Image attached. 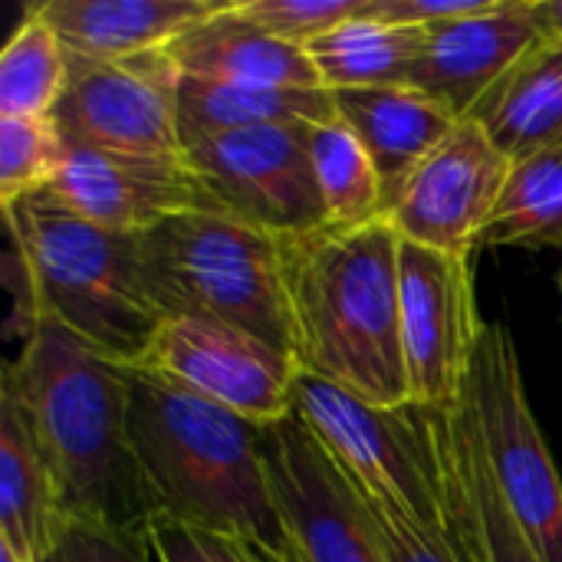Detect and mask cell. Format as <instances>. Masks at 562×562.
Segmentation results:
<instances>
[{
	"label": "cell",
	"mask_w": 562,
	"mask_h": 562,
	"mask_svg": "<svg viewBox=\"0 0 562 562\" xmlns=\"http://www.w3.org/2000/svg\"><path fill=\"white\" fill-rule=\"evenodd\" d=\"M128 375L132 366L36 319L0 389L16 398L66 520L148 533L151 507L128 435Z\"/></svg>",
	"instance_id": "cell-1"
},
{
	"label": "cell",
	"mask_w": 562,
	"mask_h": 562,
	"mask_svg": "<svg viewBox=\"0 0 562 562\" xmlns=\"http://www.w3.org/2000/svg\"><path fill=\"white\" fill-rule=\"evenodd\" d=\"M128 435L151 520L237 537L290 562V540L263 468V425L132 366Z\"/></svg>",
	"instance_id": "cell-2"
},
{
	"label": "cell",
	"mask_w": 562,
	"mask_h": 562,
	"mask_svg": "<svg viewBox=\"0 0 562 562\" xmlns=\"http://www.w3.org/2000/svg\"><path fill=\"white\" fill-rule=\"evenodd\" d=\"M300 369L382 408L412 402L402 342V237L379 217L280 237Z\"/></svg>",
	"instance_id": "cell-3"
},
{
	"label": "cell",
	"mask_w": 562,
	"mask_h": 562,
	"mask_svg": "<svg viewBox=\"0 0 562 562\" xmlns=\"http://www.w3.org/2000/svg\"><path fill=\"white\" fill-rule=\"evenodd\" d=\"M293 402L369 504L398 514L458 562H487L458 448V408L369 405L306 369L296 372Z\"/></svg>",
	"instance_id": "cell-4"
},
{
	"label": "cell",
	"mask_w": 562,
	"mask_h": 562,
	"mask_svg": "<svg viewBox=\"0 0 562 562\" xmlns=\"http://www.w3.org/2000/svg\"><path fill=\"white\" fill-rule=\"evenodd\" d=\"M3 217L33 323L53 319L109 359L142 366L165 316L145 296L135 234L79 221L43 191L13 201Z\"/></svg>",
	"instance_id": "cell-5"
},
{
	"label": "cell",
	"mask_w": 562,
	"mask_h": 562,
	"mask_svg": "<svg viewBox=\"0 0 562 562\" xmlns=\"http://www.w3.org/2000/svg\"><path fill=\"white\" fill-rule=\"evenodd\" d=\"M135 263L165 319H221L293 356L280 237L227 214L188 211L135 234Z\"/></svg>",
	"instance_id": "cell-6"
},
{
	"label": "cell",
	"mask_w": 562,
	"mask_h": 562,
	"mask_svg": "<svg viewBox=\"0 0 562 562\" xmlns=\"http://www.w3.org/2000/svg\"><path fill=\"white\" fill-rule=\"evenodd\" d=\"M461 402L520 533L540 562H562V477L527 402L520 356L504 326H484Z\"/></svg>",
	"instance_id": "cell-7"
},
{
	"label": "cell",
	"mask_w": 562,
	"mask_h": 562,
	"mask_svg": "<svg viewBox=\"0 0 562 562\" xmlns=\"http://www.w3.org/2000/svg\"><path fill=\"white\" fill-rule=\"evenodd\" d=\"M214 214H227L273 237H296L329 224L310 161V125H263L224 132L184 148Z\"/></svg>",
	"instance_id": "cell-8"
},
{
	"label": "cell",
	"mask_w": 562,
	"mask_h": 562,
	"mask_svg": "<svg viewBox=\"0 0 562 562\" xmlns=\"http://www.w3.org/2000/svg\"><path fill=\"white\" fill-rule=\"evenodd\" d=\"M263 468L293 562H389L369 501L293 412L263 428Z\"/></svg>",
	"instance_id": "cell-9"
},
{
	"label": "cell",
	"mask_w": 562,
	"mask_h": 562,
	"mask_svg": "<svg viewBox=\"0 0 562 562\" xmlns=\"http://www.w3.org/2000/svg\"><path fill=\"white\" fill-rule=\"evenodd\" d=\"M471 254L402 240V342L412 402L458 408L484 333Z\"/></svg>",
	"instance_id": "cell-10"
},
{
	"label": "cell",
	"mask_w": 562,
	"mask_h": 562,
	"mask_svg": "<svg viewBox=\"0 0 562 562\" xmlns=\"http://www.w3.org/2000/svg\"><path fill=\"white\" fill-rule=\"evenodd\" d=\"M178 89L181 72L165 49L112 63L69 59V82L53 119L69 145L184 155Z\"/></svg>",
	"instance_id": "cell-11"
},
{
	"label": "cell",
	"mask_w": 562,
	"mask_h": 562,
	"mask_svg": "<svg viewBox=\"0 0 562 562\" xmlns=\"http://www.w3.org/2000/svg\"><path fill=\"white\" fill-rule=\"evenodd\" d=\"M142 369H155L263 428L296 412L293 385L300 362L221 319H165Z\"/></svg>",
	"instance_id": "cell-12"
},
{
	"label": "cell",
	"mask_w": 562,
	"mask_h": 562,
	"mask_svg": "<svg viewBox=\"0 0 562 562\" xmlns=\"http://www.w3.org/2000/svg\"><path fill=\"white\" fill-rule=\"evenodd\" d=\"M510 168L514 158L497 148L484 125L461 119L395 194L385 221L405 244L474 254Z\"/></svg>",
	"instance_id": "cell-13"
},
{
	"label": "cell",
	"mask_w": 562,
	"mask_h": 562,
	"mask_svg": "<svg viewBox=\"0 0 562 562\" xmlns=\"http://www.w3.org/2000/svg\"><path fill=\"white\" fill-rule=\"evenodd\" d=\"M43 194L79 221L115 234H142L155 224L214 211L184 155H138L69 145Z\"/></svg>",
	"instance_id": "cell-14"
},
{
	"label": "cell",
	"mask_w": 562,
	"mask_h": 562,
	"mask_svg": "<svg viewBox=\"0 0 562 562\" xmlns=\"http://www.w3.org/2000/svg\"><path fill=\"white\" fill-rule=\"evenodd\" d=\"M533 0H491L484 10L428 26L408 86L468 119L477 102L540 46Z\"/></svg>",
	"instance_id": "cell-15"
},
{
	"label": "cell",
	"mask_w": 562,
	"mask_h": 562,
	"mask_svg": "<svg viewBox=\"0 0 562 562\" xmlns=\"http://www.w3.org/2000/svg\"><path fill=\"white\" fill-rule=\"evenodd\" d=\"M165 53L188 79L267 89H323L306 49L244 20L234 10V0H224L217 13L184 30L165 46Z\"/></svg>",
	"instance_id": "cell-16"
},
{
	"label": "cell",
	"mask_w": 562,
	"mask_h": 562,
	"mask_svg": "<svg viewBox=\"0 0 562 562\" xmlns=\"http://www.w3.org/2000/svg\"><path fill=\"white\" fill-rule=\"evenodd\" d=\"M221 7L224 0H43L33 10L63 40L69 59L112 63L165 49Z\"/></svg>",
	"instance_id": "cell-17"
},
{
	"label": "cell",
	"mask_w": 562,
	"mask_h": 562,
	"mask_svg": "<svg viewBox=\"0 0 562 562\" xmlns=\"http://www.w3.org/2000/svg\"><path fill=\"white\" fill-rule=\"evenodd\" d=\"M336 115L352 128V135L366 145L379 181L385 211L395 194L415 175V168L454 132L461 122L431 95L412 86H385V89H339L333 92Z\"/></svg>",
	"instance_id": "cell-18"
},
{
	"label": "cell",
	"mask_w": 562,
	"mask_h": 562,
	"mask_svg": "<svg viewBox=\"0 0 562 562\" xmlns=\"http://www.w3.org/2000/svg\"><path fill=\"white\" fill-rule=\"evenodd\" d=\"M66 524L36 438L16 398L0 389V540L23 560L43 562Z\"/></svg>",
	"instance_id": "cell-19"
},
{
	"label": "cell",
	"mask_w": 562,
	"mask_h": 562,
	"mask_svg": "<svg viewBox=\"0 0 562 562\" xmlns=\"http://www.w3.org/2000/svg\"><path fill=\"white\" fill-rule=\"evenodd\" d=\"M468 119L481 122L514 161L562 145V43L527 53Z\"/></svg>",
	"instance_id": "cell-20"
},
{
	"label": "cell",
	"mask_w": 562,
	"mask_h": 562,
	"mask_svg": "<svg viewBox=\"0 0 562 562\" xmlns=\"http://www.w3.org/2000/svg\"><path fill=\"white\" fill-rule=\"evenodd\" d=\"M336 119L329 89H267V86H224L181 76L178 125L181 145H194L224 132L263 125H319Z\"/></svg>",
	"instance_id": "cell-21"
},
{
	"label": "cell",
	"mask_w": 562,
	"mask_h": 562,
	"mask_svg": "<svg viewBox=\"0 0 562 562\" xmlns=\"http://www.w3.org/2000/svg\"><path fill=\"white\" fill-rule=\"evenodd\" d=\"M362 7V3H359ZM428 30L389 26L356 13L329 33L306 43L323 89H385L408 86L415 63L422 59Z\"/></svg>",
	"instance_id": "cell-22"
},
{
	"label": "cell",
	"mask_w": 562,
	"mask_h": 562,
	"mask_svg": "<svg viewBox=\"0 0 562 562\" xmlns=\"http://www.w3.org/2000/svg\"><path fill=\"white\" fill-rule=\"evenodd\" d=\"M477 247L562 250V145L514 161Z\"/></svg>",
	"instance_id": "cell-23"
},
{
	"label": "cell",
	"mask_w": 562,
	"mask_h": 562,
	"mask_svg": "<svg viewBox=\"0 0 562 562\" xmlns=\"http://www.w3.org/2000/svg\"><path fill=\"white\" fill-rule=\"evenodd\" d=\"M69 82V53L30 7L0 53V119L53 115Z\"/></svg>",
	"instance_id": "cell-24"
},
{
	"label": "cell",
	"mask_w": 562,
	"mask_h": 562,
	"mask_svg": "<svg viewBox=\"0 0 562 562\" xmlns=\"http://www.w3.org/2000/svg\"><path fill=\"white\" fill-rule=\"evenodd\" d=\"M310 161L333 227H362L385 217L379 171L339 115L310 125Z\"/></svg>",
	"instance_id": "cell-25"
},
{
	"label": "cell",
	"mask_w": 562,
	"mask_h": 562,
	"mask_svg": "<svg viewBox=\"0 0 562 562\" xmlns=\"http://www.w3.org/2000/svg\"><path fill=\"white\" fill-rule=\"evenodd\" d=\"M458 448H461L464 481H468V491H471V501L477 510V527H481V543H484L487 562H540L494 484L477 428H474L464 402L458 405Z\"/></svg>",
	"instance_id": "cell-26"
},
{
	"label": "cell",
	"mask_w": 562,
	"mask_h": 562,
	"mask_svg": "<svg viewBox=\"0 0 562 562\" xmlns=\"http://www.w3.org/2000/svg\"><path fill=\"white\" fill-rule=\"evenodd\" d=\"M66 148L69 142L53 115L0 119V207L43 191L56 178Z\"/></svg>",
	"instance_id": "cell-27"
},
{
	"label": "cell",
	"mask_w": 562,
	"mask_h": 562,
	"mask_svg": "<svg viewBox=\"0 0 562 562\" xmlns=\"http://www.w3.org/2000/svg\"><path fill=\"white\" fill-rule=\"evenodd\" d=\"M362 0H234V10L263 33L306 49L316 36L352 20Z\"/></svg>",
	"instance_id": "cell-28"
},
{
	"label": "cell",
	"mask_w": 562,
	"mask_h": 562,
	"mask_svg": "<svg viewBox=\"0 0 562 562\" xmlns=\"http://www.w3.org/2000/svg\"><path fill=\"white\" fill-rule=\"evenodd\" d=\"M148 540L155 562H280L237 537L184 527L175 520H151Z\"/></svg>",
	"instance_id": "cell-29"
},
{
	"label": "cell",
	"mask_w": 562,
	"mask_h": 562,
	"mask_svg": "<svg viewBox=\"0 0 562 562\" xmlns=\"http://www.w3.org/2000/svg\"><path fill=\"white\" fill-rule=\"evenodd\" d=\"M43 562H155L148 533L69 520Z\"/></svg>",
	"instance_id": "cell-30"
},
{
	"label": "cell",
	"mask_w": 562,
	"mask_h": 562,
	"mask_svg": "<svg viewBox=\"0 0 562 562\" xmlns=\"http://www.w3.org/2000/svg\"><path fill=\"white\" fill-rule=\"evenodd\" d=\"M491 0H362L359 13L389 26H418L428 30L435 23L461 20L484 10Z\"/></svg>",
	"instance_id": "cell-31"
},
{
	"label": "cell",
	"mask_w": 562,
	"mask_h": 562,
	"mask_svg": "<svg viewBox=\"0 0 562 562\" xmlns=\"http://www.w3.org/2000/svg\"><path fill=\"white\" fill-rule=\"evenodd\" d=\"M369 510H372V517L379 524L389 562H458L451 553H445L438 543H431L425 533H418L408 520H402L398 514H389V510H382L375 504H369Z\"/></svg>",
	"instance_id": "cell-32"
},
{
	"label": "cell",
	"mask_w": 562,
	"mask_h": 562,
	"mask_svg": "<svg viewBox=\"0 0 562 562\" xmlns=\"http://www.w3.org/2000/svg\"><path fill=\"white\" fill-rule=\"evenodd\" d=\"M533 20L543 43H562V0H533Z\"/></svg>",
	"instance_id": "cell-33"
},
{
	"label": "cell",
	"mask_w": 562,
	"mask_h": 562,
	"mask_svg": "<svg viewBox=\"0 0 562 562\" xmlns=\"http://www.w3.org/2000/svg\"><path fill=\"white\" fill-rule=\"evenodd\" d=\"M560 293H562V270H560Z\"/></svg>",
	"instance_id": "cell-34"
},
{
	"label": "cell",
	"mask_w": 562,
	"mask_h": 562,
	"mask_svg": "<svg viewBox=\"0 0 562 562\" xmlns=\"http://www.w3.org/2000/svg\"><path fill=\"white\" fill-rule=\"evenodd\" d=\"M290 562H293V560H290Z\"/></svg>",
	"instance_id": "cell-35"
}]
</instances>
